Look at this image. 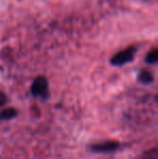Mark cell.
Masks as SVG:
<instances>
[{
    "label": "cell",
    "mask_w": 158,
    "mask_h": 159,
    "mask_svg": "<svg viewBox=\"0 0 158 159\" xmlns=\"http://www.w3.org/2000/svg\"><path fill=\"white\" fill-rule=\"evenodd\" d=\"M138 53V47L137 46H129L127 48L122 49L115 53L110 60V63L114 67H121L124 65L131 63L134 61L135 57Z\"/></svg>",
    "instance_id": "obj_1"
},
{
    "label": "cell",
    "mask_w": 158,
    "mask_h": 159,
    "mask_svg": "<svg viewBox=\"0 0 158 159\" xmlns=\"http://www.w3.org/2000/svg\"><path fill=\"white\" fill-rule=\"evenodd\" d=\"M30 93L35 98L47 100L50 95L49 90V80L46 76H37L30 86Z\"/></svg>",
    "instance_id": "obj_2"
},
{
    "label": "cell",
    "mask_w": 158,
    "mask_h": 159,
    "mask_svg": "<svg viewBox=\"0 0 158 159\" xmlns=\"http://www.w3.org/2000/svg\"><path fill=\"white\" fill-rule=\"evenodd\" d=\"M119 148V143L116 141H105L101 143H94L89 146V149L93 153L99 154H107L114 153Z\"/></svg>",
    "instance_id": "obj_3"
},
{
    "label": "cell",
    "mask_w": 158,
    "mask_h": 159,
    "mask_svg": "<svg viewBox=\"0 0 158 159\" xmlns=\"http://www.w3.org/2000/svg\"><path fill=\"white\" fill-rule=\"evenodd\" d=\"M137 80L141 84L148 86V84H152L155 81V76L148 69H141L137 75Z\"/></svg>",
    "instance_id": "obj_4"
},
{
    "label": "cell",
    "mask_w": 158,
    "mask_h": 159,
    "mask_svg": "<svg viewBox=\"0 0 158 159\" xmlns=\"http://www.w3.org/2000/svg\"><path fill=\"white\" fill-rule=\"evenodd\" d=\"M144 62L148 65H155L157 64L158 62V49L156 47L150 50L147 53L145 54V57H144Z\"/></svg>",
    "instance_id": "obj_5"
},
{
    "label": "cell",
    "mask_w": 158,
    "mask_h": 159,
    "mask_svg": "<svg viewBox=\"0 0 158 159\" xmlns=\"http://www.w3.org/2000/svg\"><path fill=\"white\" fill-rule=\"evenodd\" d=\"M17 116V111L13 107H9V108H4L3 111L0 113V120H11Z\"/></svg>",
    "instance_id": "obj_6"
},
{
    "label": "cell",
    "mask_w": 158,
    "mask_h": 159,
    "mask_svg": "<svg viewBox=\"0 0 158 159\" xmlns=\"http://www.w3.org/2000/svg\"><path fill=\"white\" fill-rule=\"evenodd\" d=\"M138 159H157V151L156 149H152L150 152H146Z\"/></svg>",
    "instance_id": "obj_7"
},
{
    "label": "cell",
    "mask_w": 158,
    "mask_h": 159,
    "mask_svg": "<svg viewBox=\"0 0 158 159\" xmlns=\"http://www.w3.org/2000/svg\"><path fill=\"white\" fill-rule=\"evenodd\" d=\"M7 101H8V98H7L6 93L2 92V91H0V107L3 106V105L7 103Z\"/></svg>",
    "instance_id": "obj_8"
}]
</instances>
